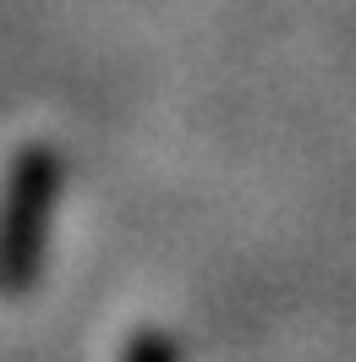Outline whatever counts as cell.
Wrapping results in <instances>:
<instances>
[{"label":"cell","instance_id":"6da1fadb","mask_svg":"<svg viewBox=\"0 0 356 362\" xmlns=\"http://www.w3.org/2000/svg\"><path fill=\"white\" fill-rule=\"evenodd\" d=\"M55 154H28L17 165V198H11V220L0 226V269L17 274L33 264V247H39V230H44V209L55 204Z\"/></svg>","mask_w":356,"mask_h":362},{"label":"cell","instance_id":"7a4b0ae2","mask_svg":"<svg viewBox=\"0 0 356 362\" xmlns=\"http://www.w3.org/2000/svg\"><path fill=\"white\" fill-rule=\"evenodd\" d=\"M121 362H176V340L165 329H132L121 346Z\"/></svg>","mask_w":356,"mask_h":362}]
</instances>
